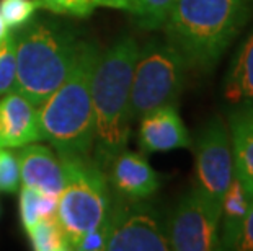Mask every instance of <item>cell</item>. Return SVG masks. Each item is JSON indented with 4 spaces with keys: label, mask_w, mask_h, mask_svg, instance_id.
Returning <instances> with one entry per match:
<instances>
[{
    "label": "cell",
    "mask_w": 253,
    "mask_h": 251,
    "mask_svg": "<svg viewBox=\"0 0 253 251\" xmlns=\"http://www.w3.org/2000/svg\"><path fill=\"white\" fill-rule=\"evenodd\" d=\"M252 15L253 0H175L162 30L190 71L209 72L247 28Z\"/></svg>",
    "instance_id": "obj_1"
},
{
    "label": "cell",
    "mask_w": 253,
    "mask_h": 251,
    "mask_svg": "<svg viewBox=\"0 0 253 251\" xmlns=\"http://www.w3.org/2000/svg\"><path fill=\"white\" fill-rule=\"evenodd\" d=\"M139 42L123 36L100 51L91 77V101L95 113V142L91 158L103 170L127 147L131 136V82Z\"/></svg>",
    "instance_id": "obj_2"
},
{
    "label": "cell",
    "mask_w": 253,
    "mask_h": 251,
    "mask_svg": "<svg viewBox=\"0 0 253 251\" xmlns=\"http://www.w3.org/2000/svg\"><path fill=\"white\" fill-rule=\"evenodd\" d=\"M100 49L95 42L80 41L71 71L57 90L40 106L42 141L57 155H91L95 142V113L91 77Z\"/></svg>",
    "instance_id": "obj_3"
},
{
    "label": "cell",
    "mask_w": 253,
    "mask_h": 251,
    "mask_svg": "<svg viewBox=\"0 0 253 251\" xmlns=\"http://www.w3.org/2000/svg\"><path fill=\"white\" fill-rule=\"evenodd\" d=\"M15 92L38 108L56 92L71 71L80 41L74 26L57 18H31L15 33Z\"/></svg>",
    "instance_id": "obj_4"
},
{
    "label": "cell",
    "mask_w": 253,
    "mask_h": 251,
    "mask_svg": "<svg viewBox=\"0 0 253 251\" xmlns=\"http://www.w3.org/2000/svg\"><path fill=\"white\" fill-rule=\"evenodd\" d=\"M64 167V188L57 197V222L69 247L108 217L111 189L105 172L91 155H59Z\"/></svg>",
    "instance_id": "obj_5"
},
{
    "label": "cell",
    "mask_w": 253,
    "mask_h": 251,
    "mask_svg": "<svg viewBox=\"0 0 253 251\" xmlns=\"http://www.w3.org/2000/svg\"><path fill=\"white\" fill-rule=\"evenodd\" d=\"M188 71L183 56L167 39H150L139 47L129 98L131 121L173 105L183 92Z\"/></svg>",
    "instance_id": "obj_6"
},
{
    "label": "cell",
    "mask_w": 253,
    "mask_h": 251,
    "mask_svg": "<svg viewBox=\"0 0 253 251\" xmlns=\"http://www.w3.org/2000/svg\"><path fill=\"white\" fill-rule=\"evenodd\" d=\"M108 251L170 250L167 220L145 201H131L111 194L108 211Z\"/></svg>",
    "instance_id": "obj_7"
},
{
    "label": "cell",
    "mask_w": 253,
    "mask_h": 251,
    "mask_svg": "<svg viewBox=\"0 0 253 251\" xmlns=\"http://www.w3.org/2000/svg\"><path fill=\"white\" fill-rule=\"evenodd\" d=\"M170 250H220V207L196 186L181 197L167 220Z\"/></svg>",
    "instance_id": "obj_8"
},
{
    "label": "cell",
    "mask_w": 253,
    "mask_h": 251,
    "mask_svg": "<svg viewBox=\"0 0 253 251\" xmlns=\"http://www.w3.org/2000/svg\"><path fill=\"white\" fill-rule=\"evenodd\" d=\"M196 188L220 207L224 193L234 179V155L229 126L222 117H212L193 141Z\"/></svg>",
    "instance_id": "obj_9"
},
{
    "label": "cell",
    "mask_w": 253,
    "mask_h": 251,
    "mask_svg": "<svg viewBox=\"0 0 253 251\" xmlns=\"http://www.w3.org/2000/svg\"><path fill=\"white\" fill-rule=\"evenodd\" d=\"M113 196L131 201H147L162 186V176L150 167L144 153L120 152L105 168Z\"/></svg>",
    "instance_id": "obj_10"
},
{
    "label": "cell",
    "mask_w": 253,
    "mask_h": 251,
    "mask_svg": "<svg viewBox=\"0 0 253 251\" xmlns=\"http://www.w3.org/2000/svg\"><path fill=\"white\" fill-rule=\"evenodd\" d=\"M137 131V145L144 155L164 153L190 148L193 139L176 109V105H165L142 116Z\"/></svg>",
    "instance_id": "obj_11"
},
{
    "label": "cell",
    "mask_w": 253,
    "mask_h": 251,
    "mask_svg": "<svg viewBox=\"0 0 253 251\" xmlns=\"http://www.w3.org/2000/svg\"><path fill=\"white\" fill-rule=\"evenodd\" d=\"M0 129L3 147L20 148L41 142L40 108L21 93L10 90L0 97Z\"/></svg>",
    "instance_id": "obj_12"
},
{
    "label": "cell",
    "mask_w": 253,
    "mask_h": 251,
    "mask_svg": "<svg viewBox=\"0 0 253 251\" xmlns=\"http://www.w3.org/2000/svg\"><path fill=\"white\" fill-rule=\"evenodd\" d=\"M18 160L21 186L59 197L64 188V167L56 150L40 142L28 143L18 148Z\"/></svg>",
    "instance_id": "obj_13"
},
{
    "label": "cell",
    "mask_w": 253,
    "mask_h": 251,
    "mask_svg": "<svg viewBox=\"0 0 253 251\" xmlns=\"http://www.w3.org/2000/svg\"><path fill=\"white\" fill-rule=\"evenodd\" d=\"M222 97L232 109L253 108V26L230 59L222 83Z\"/></svg>",
    "instance_id": "obj_14"
},
{
    "label": "cell",
    "mask_w": 253,
    "mask_h": 251,
    "mask_svg": "<svg viewBox=\"0 0 253 251\" xmlns=\"http://www.w3.org/2000/svg\"><path fill=\"white\" fill-rule=\"evenodd\" d=\"M227 126L232 142L234 175L253 204V108L232 109Z\"/></svg>",
    "instance_id": "obj_15"
},
{
    "label": "cell",
    "mask_w": 253,
    "mask_h": 251,
    "mask_svg": "<svg viewBox=\"0 0 253 251\" xmlns=\"http://www.w3.org/2000/svg\"><path fill=\"white\" fill-rule=\"evenodd\" d=\"M57 197L38 193L36 189L23 186L20 191V218L25 230L44 218H56Z\"/></svg>",
    "instance_id": "obj_16"
},
{
    "label": "cell",
    "mask_w": 253,
    "mask_h": 251,
    "mask_svg": "<svg viewBox=\"0 0 253 251\" xmlns=\"http://www.w3.org/2000/svg\"><path fill=\"white\" fill-rule=\"evenodd\" d=\"M36 2L41 10L72 18H88L100 7L125 12V0H36Z\"/></svg>",
    "instance_id": "obj_17"
},
{
    "label": "cell",
    "mask_w": 253,
    "mask_h": 251,
    "mask_svg": "<svg viewBox=\"0 0 253 251\" xmlns=\"http://www.w3.org/2000/svg\"><path fill=\"white\" fill-rule=\"evenodd\" d=\"M175 0H125V12L142 30H160Z\"/></svg>",
    "instance_id": "obj_18"
},
{
    "label": "cell",
    "mask_w": 253,
    "mask_h": 251,
    "mask_svg": "<svg viewBox=\"0 0 253 251\" xmlns=\"http://www.w3.org/2000/svg\"><path fill=\"white\" fill-rule=\"evenodd\" d=\"M30 238L31 248L36 251H67L71 250L67 237L57 218H44L25 230Z\"/></svg>",
    "instance_id": "obj_19"
},
{
    "label": "cell",
    "mask_w": 253,
    "mask_h": 251,
    "mask_svg": "<svg viewBox=\"0 0 253 251\" xmlns=\"http://www.w3.org/2000/svg\"><path fill=\"white\" fill-rule=\"evenodd\" d=\"M220 250L253 251V204L239 222L220 227Z\"/></svg>",
    "instance_id": "obj_20"
},
{
    "label": "cell",
    "mask_w": 253,
    "mask_h": 251,
    "mask_svg": "<svg viewBox=\"0 0 253 251\" xmlns=\"http://www.w3.org/2000/svg\"><path fill=\"white\" fill-rule=\"evenodd\" d=\"M250 206H252L250 196L247 194V191L242 186L240 181L234 176L227 191L224 193L222 202H220V227L239 222L249 212Z\"/></svg>",
    "instance_id": "obj_21"
},
{
    "label": "cell",
    "mask_w": 253,
    "mask_h": 251,
    "mask_svg": "<svg viewBox=\"0 0 253 251\" xmlns=\"http://www.w3.org/2000/svg\"><path fill=\"white\" fill-rule=\"evenodd\" d=\"M15 78H17V39L15 33L8 31L0 44V97L13 90Z\"/></svg>",
    "instance_id": "obj_22"
},
{
    "label": "cell",
    "mask_w": 253,
    "mask_h": 251,
    "mask_svg": "<svg viewBox=\"0 0 253 251\" xmlns=\"http://www.w3.org/2000/svg\"><path fill=\"white\" fill-rule=\"evenodd\" d=\"M20 160L17 148L0 147V193L15 194L20 189Z\"/></svg>",
    "instance_id": "obj_23"
},
{
    "label": "cell",
    "mask_w": 253,
    "mask_h": 251,
    "mask_svg": "<svg viewBox=\"0 0 253 251\" xmlns=\"http://www.w3.org/2000/svg\"><path fill=\"white\" fill-rule=\"evenodd\" d=\"M40 10L36 0H0V15L8 28L18 30Z\"/></svg>",
    "instance_id": "obj_24"
},
{
    "label": "cell",
    "mask_w": 253,
    "mask_h": 251,
    "mask_svg": "<svg viewBox=\"0 0 253 251\" xmlns=\"http://www.w3.org/2000/svg\"><path fill=\"white\" fill-rule=\"evenodd\" d=\"M106 240H108V220L100 223L93 230L84 235L82 238L75 243L74 250L77 251H103L106 250Z\"/></svg>",
    "instance_id": "obj_25"
},
{
    "label": "cell",
    "mask_w": 253,
    "mask_h": 251,
    "mask_svg": "<svg viewBox=\"0 0 253 251\" xmlns=\"http://www.w3.org/2000/svg\"><path fill=\"white\" fill-rule=\"evenodd\" d=\"M7 35H8V26H7V23L3 21L2 15H0V44L3 42L5 36H7Z\"/></svg>",
    "instance_id": "obj_26"
},
{
    "label": "cell",
    "mask_w": 253,
    "mask_h": 251,
    "mask_svg": "<svg viewBox=\"0 0 253 251\" xmlns=\"http://www.w3.org/2000/svg\"><path fill=\"white\" fill-rule=\"evenodd\" d=\"M0 147H3V143H2V129H0Z\"/></svg>",
    "instance_id": "obj_27"
}]
</instances>
